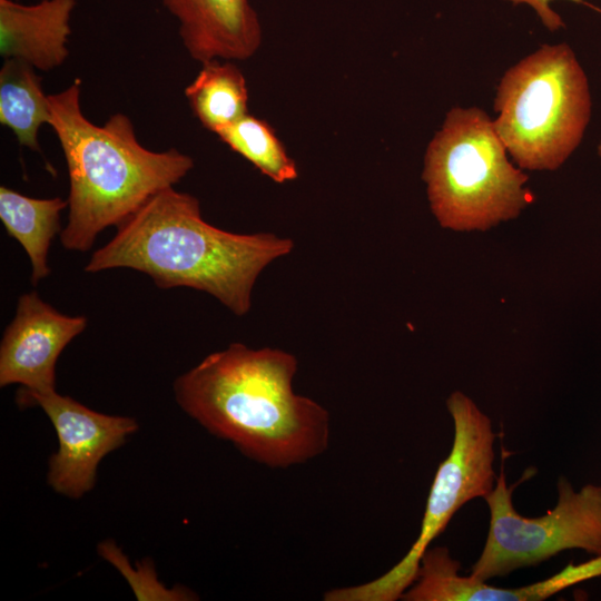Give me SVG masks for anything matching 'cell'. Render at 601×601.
I'll return each mask as SVG.
<instances>
[{"label":"cell","mask_w":601,"mask_h":601,"mask_svg":"<svg viewBox=\"0 0 601 601\" xmlns=\"http://www.w3.org/2000/svg\"><path fill=\"white\" fill-rule=\"evenodd\" d=\"M513 4H525L530 7L539 17L542 24L550 31H556L564 26L559 13L552 9L551 3L554 0H504ZM582 1V0H573Z\"/></svg>","instance_id":"ac0fdd59"},{"label":"cell","mask_w":601,"mask_h":601,"mask_svg":"<svg viewBox=\"0 0 601 601\" xmlns=\"http://www.w3.org/2000/svg\"><path fill=\"white\" fill-rule=\"evenodd\" d=\"M422 178L441 227L487 230L532 203L528 176L513 166L494 121L476 107L451 109L430 141Z\"/></svg>","instance_id":"277c9868"},{"label":"cell","mask_w":601,"mask_h":601,"mask_svg":"<svg viewBox=\"0 0 601 601\" xmlns=\"http://www.w3.org/2000/svg\"><path fill=\"white\" fill-rule=\"evenodd\" d=\"M80 79L48 95L50 121L69 175L68 223L60 233L68 250L87 252L99 233L119 227L151 197L174 187L194 167L188 155L154 151L137 139L128 116L92 124L80 106Z\"/></svg>","instance_id":"3957f363"},{"label":"cell","mask_w":601,"mask_h":601,"mask_svg":"<svg viewBox=\"0 0 601 601\" xmlns=\"http://www.w3.org/2000/svg\"><path fill=\"white\" fill-rule=\"evenodd\" d=\"M454 424L450 454L441 462L426 502L421 531L405 556L377 579L361 585L336 588L326 601H395L413 584L431 542L443 532L466 502L484 497L494 487V440L491 420L464 393L446 401Z\"/></svg>","instance_id":"8992f818"},{"label":"cell","mask_w":601,"mask_h":601,"mask_svg":"<svg viewBox=\"0 0 601 601\" xmlns=\"http://www.w3.org/2000/svg\"><path fill=\"white\" fill-rule=\"evenodd\" d=\"M519 483L506 485L502 464L495 486L484 496L490 525L471 577L482 581L504 577L570 549L601 554L600 485L587 484L574 491L570 481L561 476L554 509L538 518H526L515 511L512 502L513 490Z\"/></svg>","instance_id":"52a82bcc"},{"label":"cell","mask_w":601,"mask_h":601,"mask_svg":"<svg viewBox=\"0 0 601 601\" xmlns=\"http://www.w3.org/2000/svg\"><path fill=\"white\" fill-rule=\"evenodd\" d=\"M217 136L272 180L282 184L297 177L294 160L266 121L247 114Z\"/></svg>","instance_id":"2e32d148"},{"label":"cell","mask_w":601,"mask_h":601,"mask_svg":"<svg viewBox=\"0 0 601 601\" xmlns=\"http://www.w3.org/2000/svg\"><path fill=\"white\" fill-rule=\"evenodd\" d=\"M17 402L21 407L40 406L51 421L59 447L49 460L48 484L72 499L92 490L100 461L138 430L132 417L92 411L56 390L32 392L21 387Z\"/></svg>","instance_id":"ba28073f"},{"label":"cell","mask_w":601,"mask_h":601,"mask_svg":"<svg viewBox=\"0 0 601 601\" xmlns=\"http://www.w3.org/2000/svg\"><path fill=\"white\" fill-rule=\"evenodd\" d=\"M68 201L60 197L32 198L6 186L0 187V219L7 233L26 250L31 264V283L50 275L48 253L61 233L60 216Z\"/></svg>","instance_id":"4fadbf2b"},{"label":"cell","mask_w":601,"mask_h":601,"mask_svg":"<svg viewBox=\"0 0 601 601\" xmlns=\"http://www.w3.org/2000/svg\"><path fill=\"white\" fill-rule=\"evenodd\" d=\"M101 556L114 563L131 585L138 600H193V593L186 589H166L158 581L149 562H142L135 571L128 564L121 551L112 541H104L98 546Z\"/></svg>","instance_id":"e0dca14e"},{"label":"cell","mask_w":601,"mask_h":601,"mask_svg":"<svg viewBox=\"0 0 601 601\" xmlns=\"http://www.w3.org/2000/svg\"><path fill=\"white\" fill-rule=\"evenodd\" d=\"M598 155L601 158V140H600L599 146H598Z\"/></svg>","instance_id":"d6986e66"},{"label":"cell","mask_w":601,"mask_h":601,"mask_svg":"<svg viewBox=\"0 0 601 601\" xmlns=\"http://www.w3.org/2000/svg\"><path fill=\"white\" fill-rule=\"evenodd\" d=\"M85 266L87 273L114 268L141 272L159 288L205 292L243 316L262 270L292 252L289 238L269 233L236 234L208 224L199 200L166 188L151 197Z\"/></svg>","instance_id":"7a4b0ae2"},{"label":"cell","mask_w":601,"mask_h":601,"mask_svg":"<svg viewBox=\"0 0 601 601\" xmlns=\"http://www.w3.org/2000/svg\"><path fill=\"white\" fill-rule=\"evenodd\" d=\"M77 0H41L22 4L0 0V55L48 71L69 56L70 19Z\"/></svg>","instance_id":"7c38bea8"},{"label":"cell","mask_w":601,"mask_h":601,"mask_svg":"<svg viewBox=\"0 0 601 601\" xmlns=\"http://www.w3.org/2000/svg\"><path fill=\"white\" fill-rule=\"evenodd\" d=\"M85 316H68L36 290L19 297L0 344V386L32 392L56 390V364L63 348L87 327Z\"/></svg>","instance_id":"9c48e42d"},{"label":"cell","mask_w":601,"mask_h":601,"mask_svg":"<svg viewBox=\"0 0 601 601\" xmlns=\"http://www.w3.org/2000/svg\"><path fill=\"white\" fill-rule=\"evenodd\" d=\"M201 65L185 96L200 124L217 135L247 115L246 80L233 63L215 59Z\"/></svg>","instance_id":"9a60e30c"},{"label":"cell","mask_w":601,"mask_h":601,"mask_svg":"<svg viewBox=\"0 0 601 601\" xmlns=\"http://www.w3.org/2000/svg\"><path fill=\"white\" fill-rule=\"evenodd\" d=\"M294 355L233 343L174 382L179 406L213 435L270 467L305 463L326 451L329 415L293 390Z\"/></svg>","instance_id":"6da1fadb"},{"label":"cell","mask_w":601,"mask_h":601,"mask_svg":"<svg viewBox=\"0 0 601 601\" xmlns=\"http://www.w3.org/2000/svg\"><path fill=\"white\" fill-rule=\"evenodd\" d=\"M36 68L19 59H6L0 69V124L22 147L40 151L38 132L49 125L50 109Z\"/></svg>","instance_id":"5bb4252c"},{"label":"cell","mask_w":601,"mask_h":601,"mask_svg":"<svg viewBox=\"0 0 601 601\" xmlns=\"http://www.w3.org/2000/svg\"><path fill=\"white\" fill-rule=\"evenodd\" d=\"M461 563L447 548H428L413 584L402 594L405 601H541L580 582L601 577V554L570 563L554 575L520 588L493 587L471 575L459 574Z\"/></svg>","instance_id":"30bf717a"},{"label":"cell","mask_w":601,"mask_h":601,"mask_svg":"<svg viewBox=\"0 0 601 601\" xmlns=\"http://www.w3.org/2000/svg\"><path fill=\"white\" fill-rule=\"evenodd\" d=\"M178 21L189 56L200 63L250 58L262 42V27L249 0H161Z\"/></svg>","instance_id":"8fae6325"},{"label":"cell","mask_w":601,"mask_h":601,"mask_svg":"<svg viewBox=\"0 0 601 601\" xmlns=\"http://www.w3.org/2000/svg\"><path fill=\"white\" fill-rule=\"evenodd\" d=\"M494 126L518 167L555 170L580 145L591 117L588 77L566 43L543 45L506 70Z\"/></svg>","instance_id":"5b68a950"}]
</instances>
